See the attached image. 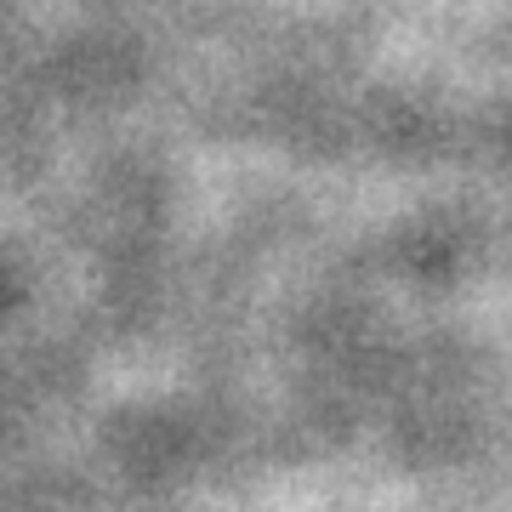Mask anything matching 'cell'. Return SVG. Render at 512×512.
Listing matches in <instances>:
<instances>
[]
</instances>
